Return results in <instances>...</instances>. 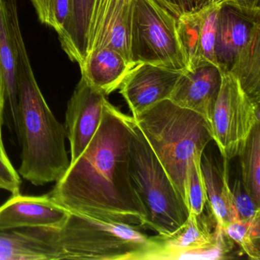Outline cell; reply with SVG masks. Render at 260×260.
Here are the masks:
<instances>
[{
	"instance_id": "11",
	"label": "cell",
	"mask_w": 260,
	"mask_h": 260,
	"mask_svg": "<svg viewBox=\"0 0 260 260\" xmlns=\"http://www.w3.org/2000/svg\"><path fill=\"white\" fill-rule=\"evenodd\" d=\"M183 73L138 63L127 73L120 85V93L125 100L132 117L138 116L151 106L170 100Z\"/></svg>"
},
{
	"instance_id": "27",
	"label": "cell",
	"mask_w": 260,
	"mask_h": 260,
	"mask_svg": "<svg viewBox=\"0 0 260 260\" xmlns=\"http://www.w3.org/2000/svg\"><path fill=\"white\" fill-rule=\"evenodd\" d=\"M20 175L16 171L7 153H0V189L12 193V196L20 194Z\"/></svg>"
},
{
	"instance_id": "12",
	"label": "cell",
	"mask_w": 260,
	"mask_h": 260,
	"mask_svg": "<svg viewBox=\"0 0 260 260\" xmlns=\"http://www.w3.org/2000/svg\"><path fill=\"white\" fill-rule=\"evenodd\" d=\"M260 24V11L240 8L224 0L217 18L214 57L222 74H230L255 27Z\"/></svg>"
},
{
	"instance_id": "25",
	"label": "cell",
	"mask_w": 260,
	"mask_h": 260,
	"mask_svg": "<svg viewBox=\"0 0 260 260\" xmlns=\"http://www.w3.org/2000/svg\"><path fill=\"white\" fill-rule=\"evenodd\" d=\"M202 154L193 158L188 172V205L189 212L199 215L206 209L208 204L205 179L201 167Z\"/></svg>"
},
{
	"instance_id": "30",
	"label": "cell",
	"mask_w": 260,
	"mask_h": 260,
	"mask_svg": "<svg viewBox=\"0 0 260 260\" xmlns=\"http://www.w3.org/2000/svg\"><path fill=\"white\" fill-rule=\"evenodd\" d=\"M240 8L250 11H260L259 0H231Z\"/></svg>"
},
{
	"instance_id": "6",
	"label": "cell",
	"mask_w": 260,
	"mask_h": 260,
	"mask_svg": "<svg viewBox=\"0 0 260 260\" xmlns=\"http://www.w3.org/2000/svg\"><path fill=\"white\" fill-rule=\"evenodd\" d=\"M130 56L134 66L145 63L185 73L186 60L176 19L155 0H132Z\"/></svg>"
},
{
	"instance_id": "1",
	"label": "cell",
	"mask_w": 260,
	"mask_h": 260,
	"mask_svg": "<svg viewBox=\"0 0 260 260\" xmlns=\"http://www.w3.org/2000/svg\"><path fill=\"white\" fill-rule=\"evenodd\" d=\"M135 122L106 100L95 135L48 193L51 199L71 212L144 228L145 211L129 172Z\"/></svg>"
},
{
	"instance_id": "14",
	"label": "cell",
	"mask_w": 260,
	"mask_h": 260,
	"mask_svg": "<svg viewBox=\"0 0 260 260\" xmlns=\"http://www.w3.org/2000/svg\"><path fill=\"white\" fill-rule=\"evenodd\" d=\"M221 71L215 64L202 63L181 76L170 100L202 115L211 124L222 83Z\"/></svg>"
},
{
	"instance_id": "29",
	"label": "cell",
	"mask_w": 260,
	"mask_h": 260,
	"mask_svg": "<svg viewBox=\"0 0 260 260\" xmlns=\"http://www.w3.org/2000/svg\"><path fill=\"white\" fill-rule=\"evenodd\" d=\"M6 102V87L2 69L0 67V133H2L3 124H4V112Z\"/></svg>"
},
{
	"instance_id": "15",
	"label": "cell",
	"mask_w": 260,
	"mask_h": 260,
	"mask_svg": "<svg viewBox=\"0 0 260 260\" xmlns=\"http://www.w3.org/2000/svg\"><path fill=\"white\" fill-rule=\"evenodd\" d=\"M64 254L58 228L0 230V260H60Z\"/></svg>"
},
{
	"instance_id": "20",
	"label": "cell",
	"mask_w": 260,
	"mask_h": 260,
	"mask_svg": "<svg viewBox=\"0 0 260 260\" xmlns=\"http://www.w3.org/2000/svg\"><path fill=\"white\" fill-rule=\"evenodd\" d=\"M230 74L238 80L244 93L260 105V24L254 28Z\"/></svg>"
},
{
	"instance_id": "26",
	"label": "cell",
	"mask_w": 260,
	"mask_h": 260,
	"mask_svg": "<svg viewBox=\"0 0 260 260\" xmlns=\"http://www.w3.org/2000/svg\"><path fill=\"white\" fill-rule=\"evenodd\" d=\"M231 193L236 220H250L260 213V207L257 206L252 198L246 192L241 179L238 178L236 179L234 186L231 188Z\"/></svg>"
},
{
	"instance_id": "19",
	"label": "cell",
	"mask_w": 260,
	"mask_h": 260,
	"mask_svg": "<svg viewBox=\"0 0 260 260\" xmlns=\"http://www.w3.org/2000/svg\"><path fill=\"white\" fill-rule=\"evenodd\" d=\"M0 67L6 87V102H8L15 129H18L19 83L17 54L9 26L4 0H0Z\"/></svg>"
},
{
	"instance_id": "21",
	"label": "cell",
	"mask_w": 260,
	"mask_h": 260,
	"mask_svg": "<svg viewBox=\"0 0 260 260\" xmlns=\"http://www.w3.org/2000/svg\"><path fill=\"white\" fill-rule=\"evenodd\" d=\"M203 19L204 8L176 19L178 36L186 60L187 71L207 62L202 57Z\"/></svg>"
},
{
	"instance_id": "23",
	"label": "cell",
	"mask_w": 260,
	"mask_h": 260,
	"mask_svg": "<svg viewBox=\"0 0 260 260\" xmlns=\"http://www.w3.org/2000/svg\"><path fill=\"white\" fill-rule=\"evenodd\" d=\"M224 231L249 258L260 259V213L250 220H234Z\"/></svg>"
},
{
	"instance_id": "22",
	"label": "cell",
	"mask_w": 260,
	"mask_h": 260,
	"mask_svg": "<svg viewBox=\"0 0 260 260\" xmlns=\"http://www.w3.org/2000/svg\"><path fill=\"white\" fill-rule=\"evenodd\" d=\"M238 156L243 187L257 206L260 207V123L251 131Z\"/></svg>"
},
{
	"instance_id": "17",
	"label": "cell",
	"mask_w": 260,
	"mask_h": 260,
	"mask_svg": "<svg viewBox=\"0 0 260 260\" xmlns=\"http://www.w3.org/2000/svg\"><path fill=\"white\" fill-rule=\"evenodd\" d=\"M133 67L118 51L107 48L91 51L80 65L81 77L106 96L119 88Z\"/></svg>"
},
{
	"instance_id": "16",
	"label": "cell",
	"mask_w": 260,
	"mask_h": 260,
	"mask_svg": "<svg viewBox=\"0 0 260 260\" xmlns=\"http://www.w3.org/2000/svg\"><path fill=\"white\" fill-rule=\"evenodd\" d=\"M228 159L220 162L212 155L202 153L201 167L205 179L208 204L207 207L215 220L217 226L225 228L236 220L229 184Z\"/></svg>"
},
{
	"instance_id": "24",
	"label": "cell",
	"mask_w": 260,
	"mask_h": 260,
	"mask_svg": "<svg viewBox=\"0 0 260 260\" xmlns=\"http://www.w3.org/2000/svg\"><path fill=\"white\" fill-rule=\"evenodd\" d=\"M39 21L57 35L66 26L71 12V0H30Z\"/></svg>"
},
{
	"instance_id": "9",
	"label": "cell",
	"mask_w": 260,
	"mask_h": 260,
	"mask_svg": "<svg viewBox=\"0 0 260 260\" xmlns=\"http://www.w3.org/2000/svg\"><path fill=\"white\" fill-rule=\"evenodd\" d=\"M106 95L81 77L67 106L64 127L71 146L70 164L84 151L95 135L103 115Z\"/></svg>"
},
{
	"instance_id": "3",
	"label": "cell",
	"mask_w": 260,
	"mask_h": 260,
	"mask_svg": "<svg viewBox=\"0 0 260 260\" xmlns=\"http://www.w3.org/2000/svg\"><path fill=\"white\" fill-rule=\"evenodd\" d=\"M133 118L188 208L190 164L213 141L211 126L202 115L170 100Z\"/></svg>"
},
{
	"instance_id": "2",
	"label": "cell",
	"mask_w": 260,
	"mask_h": 260,
	"mask_svg": "<svg viewBox=\"0 0 260 260\" xmlns=\"http://www.w3.org/2000/svg\"><path fill=\"white\" fill-rule=\"evenodd\" d=\"M9 26L17 54L19 112L22 145L19 173L36 186L57 182L70 166L64 124L47 103L35 77L19 23L16 0H5Z\"/></svg>"
},
{
	"instance_id": "18",
	"label": "cell",
	"mask_w": 260,
	"mask_h": 260,
	"mask_svg": "<svg viewBox=\"0 0 260 260\" xmlns=\"http://www.w3.org/2000/svg\"><path fill=\"white\" fill-rule=\"evenodd\" d=\"M95 0H71L66 26L58 35L62 49L80 66L87 53L88 31Z\"/></svg>"
},
{
	"instance_id": "5",
	"label": "cell",
	"mask_w": 260,
	"mask_h": 260,
	"mask_svg": "<svg viewBox=\"0 0 260 260\" xmlns=\"http://www.w3.org/2000/svg\"><path fill=\"white\" fill-rule=\"evenodd\" d=\"M129 172L146 214L144 228L161 237L177 231L189 211L135 122L130 143Z\"/></svg>"
},
{
	"instance_id": "7",
	"label": "cell",
	"mask_w": 260,
	"mask_h": 260,
	"mask_svg": "<svg viewBox=\"0 0 260 260\" xmlns=\"http://www.w3.org/2000/svg\"><path fill=\"white\" fill-rule=\"evenodd\" d=\"M259 107L242 90L234 76L223 74L210 124L222 157L231 160L238 156L251 131L260 123Z\"/></svg>"
},
{
	"instance_id": "31",
	"label": "cell",
	"mask_w": 260,
	"mask_h": 260,
	"mask_svg": "<svg viewBox=\"0 0 260 260\" xmlns=\"http://www.w3.org/2000/svg\"><path fill=\"white\" fill-rule=\"evenodd\" d=\"M0 153H7L6 151L5 147H4V141H3L2 133H0Z\"/></svg>"
},
{
	"instance_id": "8",
	"label": "cell",
	"mask_w": 260,
	"mask_h": 260,
	"mask_svg": "<svg viewBox=\"0 0 260 260\" xmlns=\"http://www.w3.org/2000/svg\"><path fill=\"white\" fill-rule=\"evenodd\" d=\"M207 211L208 214L204 211L199 215L189 212L186 221L171 235H157L159 248L155 259L224 258L233 241Z\"/></svg>"
},
{
	"instance_id": "4",
	"label": "cell",
	"mask_w": 260,
	"mask_h": 260,
	"mask_svg": "<svg viewBox=\"0 0 260 260\" xmlns=\"http://www.w3.org/2000/svg\"><path fill=\"white\" fill-rule=\"evenodd\" d=\"M141 228L71 212L59 229V241L64 259H155L157 236Z\"/></svg>"
},
{
	"instance_id": "10",
	"label": "cell",
	"mask_w": 260,
	"mask_h": 260,
	"mask_svg": "<svg viewBox=\"0 0 260 260\" xmlns=\"http://www.w3.org/2000/svg\"><path fill=\"white\" fill-rule=\"evenodd\" d=\"M132 1L95 0L88 31L86 55L97 48H110L118 51L132 63L130 56Z\"/></svg>"
},
{
	"instance_id": "13",
	"label": "cell",
	"mask_w": 260,
	"mask_h": 260,
	"mask_svg": "<svg viewBox=\"0 0 260 260\" xmlns=\"http://www.w3.org/2000/svg\"><path fill=\"white\" fill-rule=\"evenodd\" d=\"M70 213L51 199L49 194L12 196L0 206V230L37 226L60 229Z\"/></svg>"
},
{
	"instance_id": "28",
	"label": "cell",
	"mask_w": 260,
	"mask_h": 260,
	"mask_svg": "<svg viewBox=\"0 0 260 260\" xmlns=\"http://www.w3.org/2000/svg\"><path fill=\"white\" fill-rule=\"evenodd\" d=\"M176 19L183 15L196 13L216 0H155Z\"/></svg>"
}]
</instances>
